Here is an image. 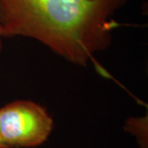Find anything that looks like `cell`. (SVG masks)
<instances>
[{
	"instance_id": "1",
	"label": "cell",
	"mask_w": 148,
	"mask_h": 148,
	"mask_svg": "<svg viewBox=\"0 0 148 148\" xmlns=\"http://www.w3.org/2000/svg\"><path fill=\"white\" fill-rule=\"evenodd\" d=\"M126 0H0L3 37L36 39L70 62L86 66L105 49Z\"/></svg>"
},
{
	"instance_id": "2",
	"label": "cell",
	"mask_w": 148,
	"mask_h": 148,
	"mask_svg": "<svg viewBox=\"0 0 148 148\" xmlns=\"http://www.w3.org/2000/svg\"><path fill=\"white\" fill-rule=\"evenodd\" d=\"M53 126L47 111L35 102L17 101L0 108V141L4 148L40 146Z\"/></svg>"
},
{
	"instance_id": "3",
	"label": "cell",
	"mask_w": 148,
	"mask_h": 148,
	"mask_svg": "<svg viewBox=\"0 0 148 148\" xmlns=\"http://www.w3.org/2000/svg\"><path fill=\"white\" fill-rule=\"evenodd\" d=\"M2 37H3V32H2V29L0 27V52H1V49H2Z\"/></svg>"
},
{
	"instance_id": "4",
	"label": "cell",
	"mask_w": 148,
	"mask_h": 148,
	"mask_svg": "<svg viewBox=\"0 0 148 148\" xmlns=\"http://www.w3.org/2000/svg\"><path fill=\"white\" fill-rule=\"evenodd\" d=\"M0 148H4L3 146V144H2V143H1V141H0Z\"/></svg>"
}]
</instances>
